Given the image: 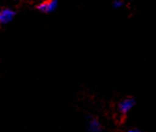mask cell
I'll list each match as a JSON object with an SVG mask.
<instances>
[{
  "label": "cell",
  "mask_w": 156,
  "mask_h": 132,
  "mask_svg": "<svg viewBox=\"0 0 156 132\" xmlns=\"http://www.w3.org/2000/svg\"><path fill=\"white\" fill-rule=\"evenodd\" d=\"M89 132H102L101 124L96 118H91L88 122Z\"/></svg>",
  "instance_id": "obj_4"
},
{
  "label": "cell",
  "mask_w": 156,
  "mask_h": 132,
  "mask_svg": "<svg viewBox=\"0 0 156 132\" xmlns=\"http://www.w3.org/2000/svg\"><path fill=\"white\" fill-rule=\"evenodd\" d=\"M122 5H123V2L122 1V0H115V1L113 2V7H114L115 8H121Z\"/></svg>",
  "instance_id": "obj_5"
},
{
  "label": "cell",
  "mask_w": 156,
  "mask_h": 132,
  "mask_svg": "<svg viewBox=\"0 0 156 132\" xmlns=\"http://www.w3.org/2000/svg\"><path fill=\"white\" fill-rule=\"evenodd\" d=\"M15 16V11L10 8H3L0 10V24H7L11 22Z\"/></svg>",
  "instance_id": "obj_1"
},
{
  "label": "cell",
  "mask_w": 156,
  "mask_h": 132,
  "mask_svg": "<svg viewBox=\"0 0 156 132\" xmlns=\"http://www.w3.org/2000/svg\"><path fill=\"white\" fill-rule=\"evenodd\" d=\"M126 132H139L137 129H129V130H127Z\"/></svg>",
  "instance_id": "obj_6"
},
{
  "label": "cell",
  "mask_w": 156,
  "mask_h": 132,
  "mask_svg": "<svg viewBox=\"0 0 156 132\" xmlns=\"http://www.w3.org/2000/svg\"><path fill=\"white\" fill-rule=\"evenodd\" d=\"M135 105V100L132 98H127L122 100L119 104V111L122 114H126Z\"/></svg>",
  "instance_id": "obj_3"
},
{
  "label": "cell",
  "mask_w": 156,
  "mask_h": 132,
  "mask_svg": "<svg viewBox=\"0 0 156 132\" xmlns=\"http://www.w3.org/2000/svg\"><path fill=\"white\" fill-rule=\"evenodd\" d=\"M56 8H57V1H55V0L44 1L40 3L39 5H37V9L44 13H50L53 11Z\"/></svg>",
  "instance_id": "obj_2"
}]
</instances>
